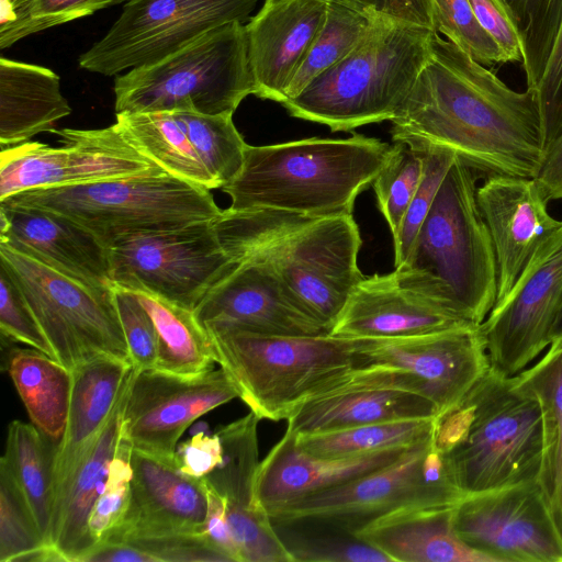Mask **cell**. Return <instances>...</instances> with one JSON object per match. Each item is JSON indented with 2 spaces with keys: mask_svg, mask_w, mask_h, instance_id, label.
I'll return each instance as SVG.
<instances>
[{
  "mask_svg": "<svg viewBox=\"0 0 562 562\" xmlns=\"http://www.w3.org/2000/svg\"><path fill=\"white\" fill-rule=\"evenodd\" d=\"M0 266L23 293L57 361L68 370L104 357L132 363L113 288L83 284L1 243Z\"/></svg>",
  "mask_w": 562,
  "mask_h": 562,
  "instance_id": "8fae6325",
  "label": "cell"
},
{
  "mask_svg": "<svg viewBox=\"0 0 562 562\" xmlns=\"http://www.w3.org/2000/svg\"><path fill=\"white\" fill-rule=\"evenodd\" d=\"M115 114L123 136L164 171L209 190L218 189L172 112Z\"/></svg>",
  "mask_w": 562,
  "mask_h": 562,
  "instance_id": "836d02e7",
  "label": "cell"
},
{
  "mask_svg": "<svg viewBox=\"0 0 562 562\" xmlns=\"http://www.w3.org/2000/svg\"><path fill=\"white\" fill-rule=\"evenodd\" d=\"M434 30L370 16L359 44L282 105L291 116L348 132L392 121L430 54Z\"/></svg>",
  "mask_w": 562,
  "mask_h": 562,
  "instance_id": "8992f818",
  "label": "cell"
},
{
  "mask_svg": "<svg viewBox=\"0 0 562 562\" xmlns=\"http://www.w3.org/2000/svg\"><path fill=\"white\" fill-rule=\"evenodd\" d=\"M535 92L548 148L562 132V23L543 76Z\"/></svg>",
  "mask_w": 562,
  "mask_h": 562,
  "instance_id": "f907efd6",
  "label": "cell"
},
{
  "mask_svg": "<svg viewBox=\"0 0 562 562\" xmlns=\"http://www.w3.org/2000/svg\"><path fill=\"white\" fill-rule=\"evenodd\" d=\"M33 424L13 420L8 427L5 462L27 502L37 527L49 546L54 513L55 448Z\"/></svg>",
  "mask_w": 562,
  "mask_h": 562,
  "instance_id": "e575fe53",
  "label": "cell"
},
{
  "mask_svg": "<svg viewBox=\"0 0 562 562\" xmlns=\"http://www.w3.org/2000/svg\"><path fill=\"white\" fill-rule=\"evenodd\" d=\"M273 527L293 562H392L351 532L306 525Z\"/></svg>",
  "mask_w": 562,
  "mask_h": 562,
  "instance_id": "b9f144b4",
  "label": "cell"
},
{
  "mask_svg": "<svg viewBox=\"0 0 562 562\" xmlns=\"http://www.w3.org/2000/svg\"><path fill=\"white\" fill-rule=\"evenodd\" d=\"M2 203L66 216L106 247L114 240L214 220L211 190L167 172L15 193Z\"/></svg>",
  "mask_w": 562,
  "mask_h": 562,
  "instance_id": "9c48e42d",
  "label": "cell"
},
{
  "mask_svg": "<svg viewBox=\"0 0 562 562\" xmlns=\"http://www.w3.org/2000/svg\"><path fill=\"white\" fill-rule=\"evenodd\" d=\"M464 496L445 454L436 447L434 430L390 465L278 505L267 514L273 525H306L355 533L395 510L456 506Z\"/></svg>",
  "mask_w": 562,
  "mask_h": 562,
  "instance_id": "30bf717a",
  "label": "cell"
},
{
  "mask_svg": "<svg viewBox=\"0 0 562 562\" xmlns=\"http://www.w3.org/2000/svg\"><path fill=\"white\" fill-rule=\"evenodd\" d=\"M391 122L393 142L448 149L481 176L535 178L547 148L536 92L510 89L437 32Z\"/></svg>",
  "mask_w": 562,
  "mask_h": 562,
  "instance_id": "6da1fadb",
  "label": "cell"
},
{
  "mask_svg": "<svg viewBox=\"0 0 562 562\" xmlns=\"http://www.w3.org/2000/svg\"><path fill=\"white\" fill-rule=\"evenodd\" d=\"M561 308L562 225L540 245L480 325L491 366L507 376L521 372L553 340Z\"/></svg>",
  "mask_w": 562,
  "mask_h": 562,
  "instance_id": "2e32d148",
  "label": "cell"
},
{
  "mask_svg": "<svg viewBox=\"0 0 562 562\" xmlns=\"http://www.w3.org/2000/svg\"><path fill=\"white\" fill-rule=\"evenodd\" d=\"M7 370L32 424L50 440H60L70 405L71 371L32 347L10 348Z\"/></svg>",
  "mask_w": 562,
  "mask_h": 562,
  "instance_id": "4dcf8cb0",
  "label": "cell"
},
{
  "mask_svg": "<svg viewBox=\"0 0 562 562\" xmlns=\"http://www.w3.org/2000/svg\"><path fill=\"white\" fill-rule=\"evenodd\" d=\"M134 371L131 362L108 357L71 371L67 424L54 457L55 502L109 420Z\"/></svg>",
  "mask_w": 562,
  "mask_h": 562,
  "instance_id": "83f0119b",
  "label": "cell"
},
{
  "mask_svg": "<svg viewBox=\"0 0 562 562\" xmlns=\"http://www.w3.org/2000/svg\"><path fill=\"white\" fill-rule=\"evenodd\" d=\"M435 31L484 66L506 64L496 42L479 23L470 0H434Z\"/></svg>",
  "mask_w": 562,
  "mask_h": 562,
  "instance_id": "ee69618b",
  "label": "cell"
},
{
  "mask_svg": "<svg viewBox=\"0 0 562 562\" xmlns=\"http://www.w3.org/2000/svg\"><path fill=\"white\" fill-rule=\"evenodd\" d=\"M131 451L132 447L122 434L117 451L110 463L105 487L89 517V533L95 547L104 542L125 517L133 476Z\"/></svg>",
  "mask_w": 562,
  "mask_h": 562,
  "instance_id": "bcb514c9",
  "label": "cell"
},
{
  "mask_svg": "<svg viewBox=\"0 0 562 562\" xmlns=\"http://www.w3.org/2000/svg\"><path fill=\"white\" fill-rule=\"evenodd\" d=\"M0 330L2 337L25 344L56 359L23 293L2 266H0Z\"/></svg>",
  "mask_w": 562,
  "mask_h": 562,
  "instance_id": "c3c4849f",
  "label": "cell"
},
{
  "mask_svg": "<svg viewBox=\"0 0 562 562\" xmlns=\"http://www.w3.org/2000/svg\"><path fill=\"white\" fill-rule=\"evenodd\" d=\"M130 0H37L22 38Z\"/></svg>",
  "mask_w": 562,
  "mask_h": 562,
  "instance_id": "816d5d0a",
  "label": "cell"
},
{
  "mask_svg": "<svg viewBox=\"0 0 562 562\" xmlns=\"http://www.w3.org/2000/svg\"><path fill=\"white\" fill-rule=\"evenodd\" d=\"M61 146L25 142L0 150V202L27 190L166 172L142 155L114 123L55 130Z\"/></svg>",
  "mask_w": 562,
  "mask_h": 562,
  "instance_id": "9a60e30c",
  "label": "cell"
},
{
  "mask_svg": "<svg viewBox=\"0 0 562 562\" xmlns=\"http://www.w3.org/2000/svg\"><path fill=\"white\" fill-rule=\"evenodd\" d=\"M435 443L465 496L538 480L539 402L515 375L491 366L460 404L437 417Z\"/></svg>",
  "mask_w": 562,
  "mask_h": 562,
  "instance_id": "5b68a950",
  "label": "cell"
},
{
  "mask_svg": "<svg viewBox=\"0 0 562 562\" xmlns=\"http://www.w3.org/2000/svg\"><path fill=\"white\" fill-rule=\"evenodd\" d=\"M535 178L549 201L562 200V132L546 149L541 168Z\"/></svg>",
  "mask_w": 562,
  "mask_h": 562,
  "instance_id": "680465c9",
  "label": "cell"
},
{
  "mask_svg": "<svg viewBox=\"0 0 562 562\" xmlns=\"http://www.w3.org/2000/svg\"><path fill=\"white\" fill-rule=\"evenodd\" d=\"M212 226L233 262L267 265L329 334L350 293L364 278L358 267L362 239L352 214L311 217L228 207Z\"/></svg>",
  "mask_w": 562,
  "mask_h": 562,
  "instance_id": "7a4b0ae2",
  "label": "cell"
},
{
  "mask_svg": "<svg viewBox=\"0 0 562 562\" xmlns=\"http://www.w3.org/2000/svg\"><path fill=\"white\" fill-rule=\"evenodd\" d=\"M216 363L260 419H288L304 402L344 383L357 369L362 339L273 335L204 326Z\"/></svg>",
  "mask_w": 562,
  "mask_h": 562,
  "instance_id": "52a82bcc",
  "label": "cell"
},
{
  "mask_svg": "<svg viewBox=\"0 0 562 562\" xmlns=\"http://www.w3.org/2000/svg\"><path fill=\"white\" fill-rule=\"evenodd\" d=\"M558 337H562V308L560 311L553 329V339Z\"/></svg>",
  "mask_w": 562,
  "mask_h": 562,
  "instance_id": "94428289",
  "label": "cell"
},
{
  "mask_svg": "<svg viewBox=\"0 0 562 562\" xmlns=\"http://www.w3.org/2000/svg\"><path fill=\"white\" fill-rule=\"evenodd\" d=\"M482 177L458 157L448 170L405 260L397 282L481 325L497 296V262L476 190Z\"/></svg>",
  "mask_w": 562,
  "mask_h": 562,
  "instance_id": "277c9868",
  "label": "cell"
},
{
  "mask_svg": "<svg viewBox=\"0 0 562 562\" xmlns=\"http://www.w3.org/2000/svg\"><path fill=\"white\" fill-rule=\"evenodd\" d=\"M0 562H59L10 469L0 460Z\"/></svg>",
  "mask_w": 562,
  "mask_h": 562,
  "instance_id": "f35d334b",
  "label": "cell"
},
{
  "mask_svg": "<svg viewBox=\"0 0 562 562\" xmlns=\"http://www.w3.org/2000/svg\"><path fill=\"white\" fill-rule=\"evenodd\" d=\"M467 325L475 324L402 286L392 271L364 277L355 286L330 335L351 339H387Z\"/></svg>",
  "mask_w": 562,
  "mask_h": 562,
  "instance_id": "cb8c5ba5",
  "label": "cell"
},
{
  "mask_svg": "<svg viewBox=\"0 0 562 562\" xmlns=\"http://www.w3.org/2000/svg\"><path fill=\"white\" fill-rule=\"evenodd\" d=\"M198 156L221 189L239 172L247 147L232 113L172 112Z\"/></svg>",
  "mask_w": 562,
  "mask_h": 562,
  "instance_id": "74e56055",
  "label": "cell"
},
{
  "mask_svg": "<svg viewBox=\"0 0 562 562\" xmlns=\"http://www.w3.org/2000/svg\"><path fill=\"white\" fill-rule=\"evenodd\" d=\"M222 461L223 447L216 432L212 436L198 432L176 449L177 467L181 473L190 477L203 479Z\"/></svg>",
  "mask_w": 562,
  "mask_h": 562,
  "instance_id": "11a10c76",
  "label": "cell"
},
{
  "mask_svg": "<svg viewBox=\"0 0 562 562\" xmlns=\"http://www.w3.org/2000/svg\"><path fill=\"white\" fill-rule=\"evenodd\" d=\"M131 381L55 502L49 547L59 562H82L95 547L89 533V517L105 487L110 463L122 439V413Z\"/></svg>",
  "mask_w": 562,
  "mask_h": 562,
  "instance_id": "4316f807",
  "label": "cell"
},
{
  "mask_svg": "<svg viewBox=\"0 0 562 562\" xmlns=\"http://www.w3.org/2000/svg\"><path fill=\"white\" fill-rule=\"evenodd\" d=\"M436 418L406 419L362 425L346 429L296 435L303 451L327 458L353 457L414 445L431 435Z\"/></svg>",
  "mask_w": 562,
  "mask_h": 562,
  "instance_id": "8d00e7d4",
  "label": "cell"
},
{
  "mask_svg": "<svg viewBox=\"0 0 562 562\" xmlns=\"http://www.w3.org/2000/svg\"><path fill=\"white\" fill-rule=\"evenodd\" d=\"M255 94L245 23L216 27L175 54L114 80L115 113H232Z\"/></svg>",
  "mask_w": 562,
  "mask_h": 562,
  "instance_id": "ba28073f",
  "label": "cell"
},
{
  "mask_svg": "<svg viewBox=\"0 0 562 562\" xmlns=\"http://www.w3.org/2000/svg\"><path fill=\"white\" fill-rule=\"evenodd\" d=\"M238 397L221 368L198 375L158 369L134 371L122 413V434L132 449L175 463L187 428L210 411Z\"/></svg>",
  "mask_w": 562,
  "mask_h": 562,
  "instance_id": "ac0fdd59",
  "label": "cell"
},
{
  "mask_svg": "<svg viewBox=\"0 0 562 562\" xmlns=\"http://www.w3.org/2000/svg\"><path fill=\"white\" fill-rule=\"evenodd\" d=\"M453 525L494 562H562V532L538 480L464 496Z\"/></svg>",
  "mask_w": 562,
  "mask_h": 562,
  "instance_id": "e0dca14e",
  "label": "cell"
},
{
  "mask_svg": "<svg viewBox=\"0 0 562 562\" xmlns=\"http://www.w3.org/2000/svg\"><path fill=\"white\" fill-rule=\"evenodd\" d=\"M212 221L143 232L112 241L108 246L112 284L147 291L194 311L234 266Z\"/></svg>",
  "mask_w": 562,
  "mask_h": 562,
  "instance_id": "4fadbf2b",
  "label": "cell"
},
{
  "mask_svg": "<svg viewBox=\"0 0 562 562\" xmlns=\"http://www.w3.org/2000/svg\"><path fill=\"white\" fill-rule=\"evenodd\" d=\"M411 446L353 457H317L300 449L296 434L286 427L282 438L259 464L255 484L257 504L267 512L295 498L369 474L395 462Z\"/></svg>",
  "mask_w": 562,
  "mask_h": 562,
  "instance_id": "d4e9b609",
  "label": "cell"
},
{
  "mask_svg": "<svg viewBox=\"0 0 562 562\" xmlns=\"http://www.w3.org/2000/svg\"><path fill=\"white\" fill-rule=\"evenodd\" d=\"M390 146L361 134L247 144L239 172L221 190L236 211L277 210L311 217L352 214L357 196L372 184Z\"/></svg>",
  "mask_w": 562,
  "mask_h": 562,
  "instance_id": "3957f363",
  "label": "cell"
},
{
  "mask_svg": "<svg viewBox=\"0 0 562 562\" xmlns=\"http://www.w3.org/2000/svg\"><path fill=\"white\" fill-rule=\"evenodd\" d=\"M368 18L382 15L435 31L434 0H328ZM436 32V31H435Z\"/></svg>",
  "mask_w": 562,
  "mask_h": 562,
  "instance_id": "f5cc1de1",
  "label": "cell"
},
{
  "mask_svg": "<svg viewBox=\"0 0 562 562\" xmlns=\"http://www.w3.org/2000/svg\"><path fill=\"white\" fill-rule=\"evenodd\" d=\"M490 367L481 326L467 325L419 336L362 339L357 369L369 368L376 382L428 398L441 416L462 402Z\"/></svg>",
  "mask_w": 562,
  "mask_h": 562,
  "instance_id": "7c38bea8",
  "label": "cell"
},
{
  "mask_svg": "<svg viewBox=\"0 0 562 562\" xmlns=\"http://www.w3.org/2000/svg\"><path fill=\"white\" fill-rule=\"evenodd\" d=\"M132 292L156 327L155 369L179 375H198L214 369L216 359L211 338L192 310L147 291Z\"/></svg>",
  "mask_w": 562,
  "mask_h": 562,
  "instance_id": "d6a6232c",
  "label": "cell"
},
{
  "mask_svg": "<svg viewBox=\"0 0 562 562\" xmlns=\"http://www.w3.org/2000/svg\"><path fill=\"white\" fill-rule=\"evenodd\" d=\"M193 312L203 326H234L273 335L329 334L267 265L252 260L234 262Z\"/></svg>",
  "mask_w": 562,
  "mask_h": 562,
  "instance_id": "d6986e66",
  "label": "cell"
},
{
  "mask_svg": "<svg viewBox=\"0 0 562 562\" xmlns=\"http://www.w3.org/2000/svg\"><path fill=\"white\" fill-rule=\"evenodd\" d=\"M256 5L257 0H130L79 66L114 76L155 64L216 27L245 23Z\"/></svg>",
  "mask_w": 562,
  "mask_h": 562,
  "instance_id": "5bb4252c",
  "label": "cell"
},
{
  "mask_svg": "<svg viewBox=\"0 0 562 562\" xmlns=\"http://www.w3.org/2000/svg\"><path fill=\"white\" fill-rule=\"evenodd\" d=\"M252 412L221 426L215 431L223 447V461L204 483L224 497L227 513L263 509L256 501L255 484L259 469L258 424ZM265 510V509H263Z\"/></svg>",
  "mask_w": 562,
  "mask_h": 562,
  "instance_id": "d590c367",
  "label": "cell"
},
{
  "mask_svg": "<svg viewBox=\"0 0 562 562\" xmlns=\"http://www.w3.org/2000/svg\"><path fill=\"white\" fill-rule=\"evenodd\" d=\"M0 243L89 286L113 288L109 248L64 215L0 202Z\"/></svg>",
  "mask_w": 562,
  "mask_h": 562,
  "instance_id": "603a6c76",
  "label": "cell"
},
{
  "mask_svg": "<svg viewBox=\"0 0 562 562\" xmlns=\"http://www.w3.org/2000/svg\"><path fill=\"white\" fill-rule=\"evenodd\" d=\"M113 291L134 370L155 369L157 331L150 315L134 292L116 285Z\"/></svg>",
  "mask_w": 562,
  "mask_h": 562,
  "instance_id": "7dc6e473",
  "label": "cell"
},
{
  "mask_svg": "<svg viewBox=\"0 0 562 562\" xmlns=\"http://www.w3.org/2000/svg\"><path fill=\"white\" fill-rule=\"evenodd\" d=\"M484 31L496 42L506 63L522 61L518 33L497 0H470Z\"/></svg>",
  "mask_w": 562,
  "mask_h": 562,
  "instance_id": "db71d44e",
  "label": "cell"
},
{
  "mask_svg": "<svg viewBox=\"0 0 562 562\" xmlns=\"http://www.w3.org/2000/svg\"><path fill=\"white\" fill-rule=\"evenodd\" d=\"M131 465L133 476L125 517L104 542L203 533L207 512L203 479L184 475L177 464L135 449L131 451Z\"/></svg>",
  "mask_w": 562,
  "mask_h": 562,
  "instance_id": "44dd1931",
  "label": "cell"
},
{
  "mask_svg": "<svg viewBox=\"0 0 562 562\" xmlns=\"http://www.w3.org/2000/svg\"><path fill=\"white\" fill-rule=\"evenodd\" d=\"M520 38L527 89L543 76L562 23V0H497Z\"/></svg>",
  "mask_w": 562,
  "mask_h": 562,
  "instance_id": "ab89813d",
  "label": "cell"
},
{
  "mask_svg": "<svg viewBox=\"0 0 562 562\" xmlns=\"http://www.w3.org/2000/svg\"><path fill=\"white\" fill-rule=\"evenodd\" d=\"M438 416L428 398L368 381L355 369L344 383L304 402L286 420L300 435Z\"/></svg>",
  "mask_w": 562,
  "mask_h": 562,
  "instance_id": "484cf974",
  "label": "cell"
},
{
  "mask_svg": "<svg viewBox=\"0 0 562 562\" xmlns=\"http://www.w3.org/2000/svg\"><path fill=\"white\" fill-rule=\"evenodd\" d=\"M328 0H266L245 24L255 95L283 103L324 25Z\"/></svg>",
  "mask_w": 562,
  "mask_h": 562,
  "instance_id": "7402d4cb",
  "label": "cell"
},
{
  "mask_svg": "<svg viewBox=\"0 0 562 562\" xmlns=\"http://www.w3.org/2000/svg\"><path fill=\"white\" fill-rule=\"evenodd\" d=\"M423 172L424 154L422 151L401 142H394L390 146L389 155L372 186L378 207L393 238L416 193Z\"/></svg>",
  "mask_w": 562,
  "mask_h": 562,
  "instance_id": "7bdbcfd3",
  "label": "cell"
},
{
  "mask_svg": "<svg viewBox=\"0 0 562 562\" xmlns=\"http://www.w3.org/2000/svg\"><path fill=\"white\" fill-rule=\"evenodd\" d=\"M456 506L406 507L371 521L353 535L392 562H494L458 536L453 525Z\"/></svg>",
  "mask_w": 562,
  "mask_h": 562,
  "instance_id": "f1b7e54d",
  "label": "cell"
},
{
  "mask_svg": "<svg viewBox=\"0 0 562 562\" xmlns=\"http://www.w3.org/2000/svg\"><path fill=\"white\" fill-rule=\"evenodd\" d=\"M71 113L60 78L38 65L0 58V148L25 142Z\"/></svg>",
  "mask_w": 562,
  "mask_h": 562,
  "instance_id": "f546056e",
  "label": "cell"
},
{
  "mask_svg": "<svg viewBox=\"0 0 562 562\" xmlns=\"http://www.w3.org/2000/svg\"><path fill=\"white\" fill-rule=\"evenodd\" d=\"M424 154V172L416 193L393 238L394 267L407 257L414 239L435 201L437 192L457 156L445 148L427 147Z\"/></svg>",
  "mask_w": 562,
  "mask_h": 562,
  "instance_id": "f6af8a7d",
  "label": "cell"
},
{
  "mask_svg": "<svg viewBox=\"0 0 562 562\" xmlns=\"http://www.w3.org/2000/svg\"><path fill=\"white\" fill-rule=\"evenodd\" d=\"M476 200L487 225L497 262V296L510 290L540 245L561 225L536 178L487 176Z\"/></svg>",
  "mask_w": 562,
  "mask_h": 562,
  "instance_id": "ffe728a7",
  "label": "cell"
},
{
  "mask_svg": "<svg viewBox=\"0 0 562 562\" xmlns=\"http://www.w3.org/2000/svg\"><path fill=\"white\" fill-rule=\"evenodd\" d=\"M205 487L207 512L203 532L231 562H241L239 550L227 519L226 502L224 497L206 484Z\"/></svg>",
  "mask_w": 562,
  "mask_h": 562,
  "instance_id": "9f6ffc18",
  "label": "cell"
},
{
  "mask_svg": "<svg viewBox=\"0 0 562 562\" xmlns=\"http://www.w3.org/2000/svg\"><path fill=\"white\" fill-rule=\"evenodd\" d=\"M539 402L543 450L538 477L562 532V337L533 366L515 375Z\"/></svg>",
  "mask_w": 562,
  "mask_h": 562,
  "instance_id": "1f68e13d",
  "label": "cell"
},
{
  "mask_svg": "<svg viewBox=\"0 0 562 562\" xmlns=\"http://www.w3.org/2000/svg\"><path fill=\"white\" fill-rule=\"evenodd\" d=\"M37 0H0V48L10 47L22 38Z\"/></svg>",
  "mask_w": 562,
  "mask_h": 562,
  "instance_id": "6f0895ef",
  "label": "cell"
},
{
  "mask_svg": "<svg viewBox=\"0 0 562 562\" xmlns=\"http://www.w3.org/2000/svg\"><path fill=\"white\" fill-rule=\"evenodd\" d=\"M159 562H231L203 533L179 532L125 541Z\"/></svg>",
  "mask_w": 562,
  "mask_h": 562,
  "instance_id": "681fc988",
  "label": "cell"
},
{
  "mask_svg": "<svg viewBox=\"0 0 562 562\" xmlns=\"http://www.w3.org/2000/svg\"><path fill=\"white\" fill-rule=\"evenodd\" d=\"M82 562H159L154 555L127 542H103L90 551Z\"/></svg>",
  "mask_w": 562,
  "mask_h": 562,
  "instance_id": "91938a15",
  "label": "cell"
},
{
  "mask_svg": "<svg viewBox=\"0 0 562 562\" xmlns=\"http://www.w3.org/2000/svg\"><path fill=\"white\" fill-rule=\"evenodd\" d=\"M369 25L370 18L329 1L324 25L289 85L286 100L347 56L363 38Z\"/></svg>",
  "mask_w": 562,
  "mask_h": 562,
  "instance_id": "60d3db41",
  "label": "cell"
}]
</instances>
